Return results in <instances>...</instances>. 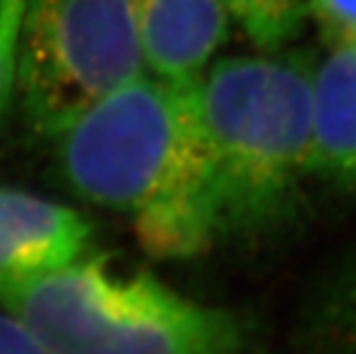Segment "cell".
<instances>
[{
  "mask_svg": "<svg viewBox=\"0 0 356 354\" xmlns=\"http://www.w3.org/2000/svg\"><path fill=\"white\" fill-rule=\"evenodd\" d=\"M197 83L143 73L47 137L60 184L122 216L163 261L194 259L218 241Z\"/></svg>",
  "mask_w": 356,
  "mask_h": 354,
  "instance_id": "cell-1",
  "label": "cell"
},
{
  "mask_svg": "<svg viewBox=\"0 0 356 354\" xmlns=\"http://www.w3.org/2000/svg\"><path fill=\"white\" fill-rule=\"evenodd\" d=\"M314 54L213 62L197 99L218 239L263 241L307 209Z\"/></svg>",
  "mask_w": 356,
  "mask_h": 354,
  "instance_id": "cell-2",
  "label": "cell"
},
{
  "mask_svg": "<svg viewBox=\"0 0 356 354\" xmlns=\"http://www.w3.org/2000/svg\"><path fill=\"white\" fill-rule=\"evenodd\" d=\"M0 307L54 354H258L252 327L145 269L92 252L58 271L0 286Z\"/></svg>",
  "mask_w": 356,
  "mask_h": 354,
  "instance_id": "cell-3",
  "label": "cell"
},
{
  "mask_svg": "<svg viewBox=\"0 0 356 354\" xmlns=\"http://www.w3.org/2000/svg\"><path fill=\"white\" fill-rule=\"evenodd\" d=\"M143 73L131 0H19L15 105L43 139Z\"/></svg>",
  "mask_w": 356,
  "mask_h": 354,
  "instance_id": "cell-4",
  "label": "cell"
},
{
  "mask_svg": "<svg viewBox=\"0 0 356 354\" xmlns=\"http://www.w3.org/2000/svg\"><path fill=\"white\" fill-rule=\"evenodd\" d=\"M94 250L96 227L83 211L0 186V286L58 271Z\"/></svg>",
  "mask_w": 356,
  "mask_h": 354,
  "instance_id": "cell-5",
  "label": "cell"
},
{
  "mask_svg": "<svg viewBox=\"0 0 356 354\" xmlns=\"http://www.w3.org/2000/svg\"><path fill=\"white\" fill-rule=\"evenodd\" d=\"M145 71L169 81L199 79L229 39L224 0H131Z\"/></svg>",
  "mask_w": 356,
  "mask_h": 354,
  "instance_id": "cell-6",
  "label": "cell"
},
{
  "mask_svg": "<svg viewBox=\"0 0 356 354\" xmlns=\"http://www.w3.org/2000/svg\"><path fill=\"white\" fill-rule=\"evenodd\" d=\"M312 179L356 188V45H329L312 71Z\"/></svg>",
  "mask_w": 356,
  "mask_h": 354,
  "instance_id": "cell-7",
  "label": "cell"
},
{
  "mask_svg": "<svg viewBox=\"0 0 356 354\" xmlns=\"http://www.w3.org/2000/svg\"><path fill=\"white\" fill-rule=\"evenodd\" d=\"M297 344L301 354H356V246L314 288Z\"/></svg>",
  "mask_w": 356,
  "mask_h": 354,
  "instance_id": "cell-8",
  "label": "cell"
},
{
  "mask_svg": "<svg viewBox=\"0 0 356 354\" xmlns=\"http://www.w3.org/2000/svg\"><path fill=\"white\" fill-rule=\"evenodd\" d=\"M224 5L263 51H280L297 39L307 17L305 0H224Z\"/></svg>",
  "mask_w": 356,
  "mask_h": 354,
  "instance_id": "cell-9",
  "label": "cell"
},
{
  "mask_svg": "<svg viewBox=\"0 0 356 354\" xmlns=\"http://www.w3.org/2000/svg\"><path fill=\"white\" fill-rule=\"evenodd\" d=\"M19 0H0V124L17 101Z\"/></svg>",
  "mask_w": 356,
  "mask_h": 354,
  "instance_id": "cell-10",
  "label": "cell"
},
{
  "mask_svg": "<svg viewBox=\"0 0 356 354\" xmlns=\"http://www.w3.org/2000/svg\"><path fill=\"white\" fill-rule=\"evenodd\" d=\"M307 13L327 45H356V0H309Z\"/></svg>",
  "mask_w": 356,
  "mask_h": 354,
  "instance_id": "cell-11",
  "label": "cell"
},
{
  "mask_svg": "<svg viewBox=\"0 0 356 354\" xmlns=\"http://www.w3.org/2000/svg\"><path fill=\"white\" fill-rule=\"evenodd\" d=\"M0 354H54L22 320L0 307Z\"/></svg>",
  "mask_w": 356,
  "mask_h": 354,
  "instance_id": "cell-12",
  "label": "cell"
}]
</instances>
